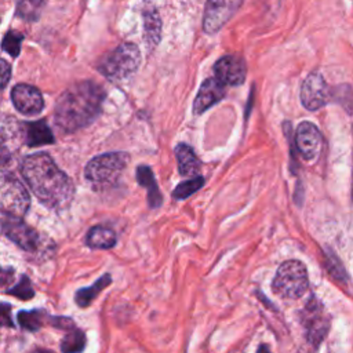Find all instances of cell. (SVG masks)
<instances>
[{
    "label": "cell",
    "instance_id": "obj_22",
    "mask_svg": "<svg viewBox=\"0 0 353 353\" xmlns=\"http://www.w3.org/2000/svg\"><path fill=\"white\" fill-rule=\"evenodd\" d=\"M18 323L22 328L28 331H37L44 323V312L34 309L32 312H19L18 313Z\"/></svg>",
    "mask_w": 353,
    "mask_h": 353
},
{
    "label": "cell",
    "instance_id": "obj_29",
    "mask_svg": "<svg viewBox=\"0 0 353 353\" xmlns=\"http://www.w3.org/2000/svg\"><path fill=\"white\" fill-rule=\"evenodd\" d=\"M51 323H52L55 327L65 328V330H72V328L74 327V323H73L70 319H66V317H52Z\"/></svg>",
    "mask_w": 353,
    "mask_h": 353
},
{
    "label": "cell",
    "instance_id": "obj_20",
    "mask_svg": "<svg viewBox=\"0 0 353 353\" xmlns=\"http://www.w3.org/2000/svg\"><path fill=\"white\" fill-rule=\"evenodd\" d=\"M161 33V21L154 10H149L145 12V41L148 47L153 48L159 40Z\"/></svg>",
    "mask_w": 353,
    "mask_h": 353
},
{
    "label": "cell",
    "instance_id": "obj_7",
    "mask_svg": "<svg viewBox=\"0 0 353 353\" xmlns=\"http://www.w3.org/2000/svg\"><path fill=\"white\" fill-rule=\"evenodd\" d=\"M243 0H207L203 18L205 33H216L240 8Z\"/></svg>",
    "mask_w": 353,
    "mask_h": 353
},
{
    "label": "cell",
    "instance_id": "obj_5",
    "mask_svg": "<svg viewBox=\"0 0 353 353\" xmlns=\"http://www.w3.org/2000/svg\"><path fill=\"white\" fill-rule=\"evenodd\" d=\"M139 62L138 47L132 43H123L102 58L98 70L113 83H125L137 73Z\"/></svg>",
    "mask_w": 353,
    "mask_h": 353
},
{
    "label": "cell",
    "instance_id": "obj_18",
    "mask_svg": "<svg viewBox=\"0 0 353 353\" xmlns=\"http://www.w3.org/2000/svg\"><path fill=\"white\" fill-rule=\"evenodd\" d=\"M116 234L112 229L105 228V226H94L90 229L87 234V244L91 248H101V250H108L112 248L116 244Z\"/></svg>",
    "mask_w": 353,
    "mask_h": 353
},
{
    "label": "cell",
    "instance_id": "obj_24",
    "mask_svg": "<svg viewBox=\"0 0 353 353\" xmlns=\"http://www.w3.org/2000/svg\"><path fill=\"white\" fill-rule=\"evenodd\" d=\"M203 183H204V179H203L201 176L196 175V176H193L192 179H188V181L179 183V185L174 189L172 197L176 199V200H183V199L189 197L190 194H193L194 192H197V190L203 186Z\"/></svg>",
    "mask_w": 353,
    "mask_h": 353
},
{
    "label": "cell",
    "instance_id": "obj_3",
    "mask_svg": "<svg viewBox=\"0 0 353 353\" xmlns=\"http://www.w3.org/2000/svg\"><path fill=\"white\" fill-rule=\"evenodd\" d=\"M128 163L130 156L124 152L99 154L87 163L84 174L94 189H108L117 185Z\"/></svg>",
    "mask_w": 353,
    "mask_h": 353
},
{
    "label": "cell",
    "instance_id": "obj_2",
    "mask_svg": "<svg viewBox=\"0 0 353 353\" xmlns=\"http://www.w3.org/2000/svg\"><path fill=\"white\" fill-rule=\"evenodd\" d=\"M105 92L94 81H80L69 87L55 103V125L63 132H74L91 124L102 110Z\"/></svg>",
    "mask_w": 353,
    "mask_h": 353
},
{
    "label": "cell",
    "instance_id": "obj_27",
    "mask_svg": "<svg viewBox=\"0 0 353 353\" xmlns=\"http://www.w3.org/2000/svg\"><path fill=\"white\" fill-rule=\"evenodd\" d=\"M0 325L1 327H14V321L11 317V305L6 302H0Z\"/></svg>",
    "mask_w": 353,
    "mask_h": 353
},
{
    "label": "cell",
    "instance_id": "obj_12",
    "mask_svg": "<svg viewBox=\"0 0 353 353\" xmlns=\"http://www.w3.org/2000/svg\"><path fill=\"white\" fill-rule=\"evenodd\" d=\"M225 97V84L219 81L216 77H210L203 81L196 99L193 102V112L200 114L205 112L208 108L219 102Z\"/></svg>",
    "mask_w": 353,
    "mask_h": 353
},
{
    "label": "cell",
    "instance_id": "obj_21",
    "mask_svg": "<svg viewBox=\"0 0 353 353\" xmlns=\"http://www.w3.org/2000/svg\"><path fill=\"white\" fill-rule=\"evenodd\" d=\"M46 0H17V15L23 21H37Z\"/></svg>",
    "mask_w": 353,
    "mask_h": 353
},
{
    "label": "cell",
    "instance_id": "obj_6",
    "mask_svg": "<svg viewBox=\"0 0 353 353\" xmlns=\"http://www.w3.org/2000/svg\"><path fill=\"white\" fill-rule=\"evenodd\" d=\"M273 291L283 298L296 299L301 298L309 287L307 272L302 262L290 259L283 262L272 283Z\"/></svg>",
    "mask_w": 353,
    "mask_h": 353
},
{
    "label": "cell",
    "instance_id": "obj_14",
    "mask_svg": "<svg viewBox=\"0 0 353 353\" xmlns=\"http://www.w3.org/2000/svg\"><path fill=\"white\" fill-rule=\"evenodd\" d=\"M305 320V325L307 330V338L313 342V343H319L324 335L327 334L328 330V320L325 316H323L321 307H313L312 303L306 305V317Z\"/></svg>",
    "mask_w": 353,
    "mask_h": 353
},
{
    "label": "cell",
    "instance_id": "obj_26",
    "mask_svg": "<svg viewBox=\"0 0 353 353\" xmlns=\"http://www.w3.org/2000/svg\"><path fill=\"white\" fill-rule=\"evenodd\" d=\"M8 294L15 295L21 299H30V298H33L34 291L32 288V284H30V280L28 279V276H22L21 280L18 281V284L14 288L8 290Z\"/></svg>",
    "mask_w": 353,
    "mask_h": 353
},
{
    "label": "cell",
    "instance_id": "obj_30",
    "mask_svg": "<svg viewBox=\"0 0 353 353\" xmlns=\"http://www.w3.org/2000/svg\"><path fill=\"white\" fill-rule=\"evenodd\" d=\"M14 277V270L12 269H3L0 268V283L1 284H8Z\"/></svg>",
    "mask_w": 353,
    "mask_h": 353
},
{
    "label": "cell",
    "instance_id": "obj_23",
    "mask_svg": "<svg viewBox=\"0 0 353 353\" xmlns=\"http://www.w3.org/2000/svg\"><path fill=\"white\" fill-rule=\"evenodd\" d=\"M85 345V335L80 330H69V332L65 335L61 350L62 352H81Z\"/></svg>",
    "mask_w": 353,
    "mask_h": 353
},
{
    "label": "cell",
    "instance_id": "obj_9",
    "mask_svg": "<svg viewBox=\"0 0 353 353\" xmlns=\"http://www.w3.org/2000/svg\"><path fill=\"white\" fill-rule=\"evenodd\" d=\"M215 77L228 85H239L247 74L245 62L239 55H225L214 65Z\"/></svg>",
    "mask_w": 353,
    "mask_h": 353
},
{
    "label": "cell",
    "instance_id": "obj_13",
    "mask_svg": "<svg viewBox=\"0 0 353 353\" xmlns=\"http://www.w3.org/2000/svg\"><path fill=\"white\" fill-rule=\"evenodd\" d=\"M4 234L12 240L17 245L26 251H34L39 248L40 244V237L39 233L23 223L22 221H12V222H6L3 226Z\"/></svg>",
    "mask_w": 353,
    "mask_h": 353
},
{
    "label": "cell",
    "instance_id": "obj_10",
    "mask_svg": "<svg viewBox=\"0 0 353 353\" xmlns=\"http://www.w3.org/2000/svg\"><path fill=\"white\" fill-rule=\"evenodd\" d=\"M295 142L299 153L306 160H313L319 156L323 146V138L319 128L309 121H302L295 132Z\"/></svg>",
    "mask_w": 353,
    "mask_h": 353
},
{
    "label": "cell",
    "instance_id": "obj_25",
    "mask_svg": "<svg viewBox=\"0 0 353 353\" xmlns=\"http://www.w3.org/2000/svg\"><path fill=\"white\" fill-rule=\"evenodd\" d=\"M23 40V36L19 32L15 30H10L3 41H1V48L4 51H7L11 57H18L19 51H21V43Z\"/></svg>",
    "mask_w": 353,
    "mask_h": 353
},
{
    "label": "cell",
    "instance_id": "obj_17",
    "mask_svg": "<svg viewBox=\"0 0 353 353\" xmlns=\"http://www.w3.org/2000/svg\"><path fill=\"white\" fill-rule=\"evenodd\" d=\"M25 141L29 146H40L54 142V135L44 120L25 124Z\"/></svg>",
    "mask_w": 353,
    "mask_h": 353
},
{
    "label": "cell",
    "instance_id": "obj_31",
    "mask_svg": "<svg viewBox=\"0 0 353 353\" xmlns=\"http://www.w3.org/2000/svg\"><path fill=\"white\" fill-rule=\"evenodd\" d=\"M11 159V153L8 150V148L0 142V165H4L10 161Z\"/></svg>",
    "mask_w": 353,
    "mask_h": 353
},
{
    "label": "cell",
    "instance_id": "obj_16",
    "mask_svg": "<svg viewBox=\"0 0 353 353\" xmlns=\"http://www.w3.org/2000/svg\"><path fill=\"white\" fill-rule=\"evenodd\" d=\"M137 181L139 185L145 186L148 190V203L152 208H157L163 203L161 193L159 190L157 182L154 179L153 171L148 165H139L137 168Z\"/></svg>",
    "mask_w": 353,
    "mask_h": 353
},
{
    "label": "cell",
    "instance_id": "obj_19",
    "mask_svg": "<svg viewBox=\"0 0 353 353\" xmlns=\"http://www.w3.org/2000/svg\"><path fill=\"white\" fill-rule=\"evenodd\" d=\"M112 283V279H110V274H103L99 280H97L92 285H90L88 288H81L76 292V303L80 306V307H85L91 303L92 299H95V296L105 288L108 287L109 284Z\"/></svg>",
    "mask_w": 353,
    "mask_h": 353
},
{
    "label": "cell",
    "instance_id": "obj_15",
    "mask_svg": "<svg viewBox=\"0 0 353 353\" xmlns=\"http://www.w3.org/2000/svg\"><path fill=\"white\" fill-rule=\"evenodd\" d=\"M178 170L182 176H196L200 172V160L194 150L186 143H178L175 148Z\"/></svg>",
    "mask_w": 353,
    "mask_h": 353
},
{
    "label": "cell",
    "instance_id": "obj_11",
    "mask_svg": "<svg viewBox=\"0 0 353 353\" xmlns=\"http://www.w3.org/2000/svg\"><path fill=\"white\" fill-rule=\"evenodd\" d=\"M11 99L17 110L28 116L40 113L44 106L40 91L29 84H17L11 91Z\"/></svg>",
    "mask_w": 353,
    "mask_h": 353
},
{
    "label": "cell",
    "instance_id": "obj_8",
    "mask_svg": "<svg viewBox=\"0 0 353 353\" xmlns=\"http://www.w3.org/2000/svg\"><path fill=\"white\" fill-rule=\"evenodd\" d=\"M328 85L319 72L307 74L301 87V101L307 110H317L328 101Z\"/></svg>",
    "mask_w": 353,
    "mask_h": 353
},
{
    "label": "cell",
    "instance_id": "obj_28",
    "mask_svg": "<svg viewBox=\"0 0 353 353\" xmlns=\"http://www.w3.org/2000/svg\"><path fill=\"white\" fill-rule=\"evenodd\" d=\"M11 77V66L7 61L0 59V91L6 88Z\"/></svg>",
    "mask_w": 353,
    "mask_h": 353
},
{
    "label": "cell",
    "instance_id": "obj_1",
    "mask_svg": "<svg viewBox=\"0 0 353 353\" xmlns=\"http://www.w3.org/2000/svg\"><path fill=\"white\" fill-rule=\"evenodd\" d=\"M21 172L34 196L46 207L62 210L70 204L74 193L73 183L48 153L28 156Z\"/></svg>",
    "mask_w": 353,
    "mask_h": 353
},
{
    "label": "cell",
    "instance_id": "obj_4",
    "mask_svg": "<svg viewBox=\"0 0 353 353\" xmlns=\"http://www.w3.org/2000/svg\"><path fill=\"white\" fill-rule=\"evenodd\" d=\"M29 205L30 199L21 181L14 174L0 170V221H21Z\"/></svg>",
    "mask_w": 353,
    "mask_h": 353
}]
</instances>
